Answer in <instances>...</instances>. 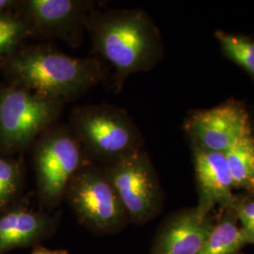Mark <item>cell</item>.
Wrapping results in <instances>:
<instances>
[{
  "instance_id": "ba28073f",
  "label": "cell",
  "mask_w": 254,
  "mask_h": 254,
  "mask_svg": "<svg viewBox=\"0 0 254 254\" xmlns=\"http://www.w3.org/2000/svg\"><path fill=\"white\" fill-rule=\"evenodd\" d=\"M193 147L225 154L239 139L252 135L250 115L238 101L193 112L185 122Z\"/></svg>"
},
{
  "instance_id": "ffe728a7",
  "label": "cell",
  "mask_w": 254,
  "mask_h": 254,
  "mask_svg": "<svg viewBox=\"0 0 254 254\" xmlns=\"http://www.w3.org/2000/svg\"><path fill=\"white\" fill-rule=\"evenodd\" d=\"M15 3H16L15 1H11V0H0V14L4 13L6 9L15 5Z\"/></svg>"
},
{
  "instance_id": "5b68a950",
  "label": "cell",
  "mask_w": 254,
  "mask_h": 254,
  "mask_svg": "<svg viewBox=\"0 0 254 254\" xmlns=\"http://www.w3.org/2000/svg\"><path fill=\"white\" fill-rule=\"evenodd\" d=\"M64 103L12 85L0 91V151L27 149L56 125Z\"/></svg>"
},
{
  "instance_id": "8fae6325",
  "label": "cell",
  "mask_w": 254,
  "mask_h": 254,
  "mask_svg": "<svg viewBox=\"0 0 254 254\" xmlns=\"http://www.w3.org/2000/svg\"><path fill=\"white\" fill-rule=\"evenodd\" d=\"M58 218L45 211L18 205L0 212V254L41 245L55 233Z\"/></svg>"
},
{
  "instance_id": "4fadbf2b",
  "label": "cell",
  "mask_w": 254,
  "mask_h": 254,
  "mask_svg": "<svg viewBox=\"0 0 254 254\" xmlns=\"http://www.w3.org/2000/svg\"><path fill=\"white\" fill-rule=\"evenodd\" d=\"M222 209L199 254H239L248 246L245 235L233 210Z\"/></svg>"
},
{
  "instance_id": "277c9868",
  "label": "cell",
  "mask_w": 254,
  "mask_h": 254,
  "mask_svg": "<svg viewBox=\"0 0 254 254\" xmlns=\"http://www.w3.org/2000/svg\"><path fill=\"white\" fill-rule=\"evenodd\" d=\"M87 156L69 126L54 125L36 141L33 164L41 202L55 208L65 200L70 183L87 165Z\"/></svg>"
},
{
  "instance_id": "9c48e42d",
  "label": "cell",
  "mask_w": 254,
  "mask_h": 254,
  "mask_svg": "<svg viewBox=\"0 0 254 254\" xmlns=\"http://www.w3.org/2000/svg\"><path fill=\"white\" fill-rule=\"evenodd\" d=\"M96 5L90 0H27L23 4L24 19L31 33L78 46L87 18Z\"/></svg>"
},
{
  "instance_id": "3957f363",
  "label": "cell",
  "mask_w": 254,
  "mask_h": 254,
  "mask_svg": "<svg viewBox=\"0 0 254 254\" xmlns=\"http://www.w3.org/2000/svg\"><path fill=\"white\" fill-rule=\"evenodd\" d=\"M69 127L88 159L102 167L144 150V139L127 110L109 104L75 106Z\"/></svg>"
},
{
  "instance_id": "6da1fadb",
  "label": "cell",
  "mask_w": 254,
  "mask_h": 254,
  "mask_svg": "<svg viewBox=\"0 0 254 254\" xmlns=\"http://www.w3.org/2000/svg\"><path fill=\"white\" fill-rule=\"evenodd\" d=\"M86 32L93 51L113 68L116 91L130 75L150 71L163 58L160 31L141 9H92Z\"/></svg>"
},
{
  "instance_id": "2e32d148",
  "label": "cell",
  "mask_w": 254,
  "mask_h": 254,
  "mask_svg": "<svg viewBox=\"0 0 254 254\" xmlns=\"http://www.w3.org/2000/svg\"><path fill=\"white\" fill-rule=\"evenodd\" d=\"M23 181L22 164L16 160L0 157V212L8 208L18 196Z\"/></svg>"
},
{
  "instance_id": "8992f818",
  "label": "cell",
  "mask_w": 254,
  "mask_h": 254,
  "mask_svg": "<svg viewBox=\"0 0 254 254\" xmlns=\"http://www.w3.org/2000/svg\"><path fill=\"white\" fill-rule=\"evenodd\" d=\"M65 200L78 222L96 235L117 234L129 223L102 166H84L70 183Z\"/></svg>"
},
{
  "instance_id": "52a82bcc",
  "label": "cell",
  "mask_w": 254,
  "mask_h": 254,
  "mask_svg": "<svg viewBox=\"0 0 254 254\" xmlns=\"http://www.w3.org/2000/svg\"><path fill=\"white\" fill-rule=\"evenodd\" d=\"M127 213L129 223L143 225L159 215L164 195L158 176L144 150L103 167Z\"/></svg>"
},
{
  "instance_id": "30bf717a",
  "label": "cell",
  "mask_w": 254,
  "mask_h": 254,
  "mask_svg": "<svg viewBox=\"0 0 254 254\" xmlns=\"http://www.w3.org/2000/svg\"><path fill=\"white\" fill-rule=\"evenodd\" d=\"M216 220L200 209H182L165 218L150 254H199Z\"/></svg>"
},
{
  "instance_id": "5bb4252c",
  "label": "cell",
  "mask_w": 254,
  "mask_h": 254,
  "mask_svg": "<svg viewBox=\"0 0 254 254\" xmlns=\"http://www.w3.org/2000/svg\"><path fill=\"white\" fill-rule=\"evenodd\" d=\"M235 189L254 195V137L244 136L224 154Z\"/></svg>"
},
{
  "instance_id": "d6986e66",
  "label": "cell",
  "mask_w": 254,
  "mask_h": 254,
  "mask_svg": "<svg viewBox=\"0 0 254 254\" xmlns=\"http://www.w3.org/2000/svg\"><path fill=\"white\" fill-rule=\"evenodd\" d=\"M31 254H70L66 250H51L42 245L35 246Z\"/></svg>"
},
{
  "instance_id": "7c38bea8",
  "label": "cell",
  "mask_w": 254,
  "mask_h": 254,
  "mask_svg": "<svg viewBox=\"0 0 254 254\" xmlns=\"http://www.w3.org/2000/svg\"><path fill=\"white\" fill-rule=\"evenodd\" d=\"M193 156L199 193L197 208L204 213H211L218 205L228 208L236 196L225 155L193 147Z\"/></svg>"
},
{
  "instance_id": "ac0fdd59",
  "label": "cell",
  "mask_w": 254,
  "mask_h": 254,
  "mask_svg": "<svg viewBox=\"0 0 254 254\" xmlns=\"http://www.w3.org/2000/svg\"><path fill=\"white\" fill-rule=\"evenodd\" d=\"M22 40L21 37H3L0 38V57L10 52Z\"/></svg>"
},
{
  "instance_id": "9a60e30c",
  "label": "cell",
  "mask_w": 254,
  "mask_h": 254,
  "mask_svg": "<svg viewBox=\"0 0 254 254\" xmlns=\"http://www.w3.org/2000/svg\"><path fill=\"white\" fill-rule=\"evenodd\" d=\"M215 36L222 52L254 78V39L218 30Z\"/></svg>"
},
{
  "instance_id": "e0dca14e",
  "label": "cell",
  "mask_w": 254,
  "mask_h": 254,
  "mask_svg": "<svg viewBox=\"0 0 254 254\" xmlns=\"http://www.w3.org/2000/svg\"><path fill=\"white\" fill-rule=\"evenodd\" d=\"M228 208L235 213L248 244L254 245V195L244 198L236 196V200Z\"/></svg>"
},
{
  "instance_id": "7a4b0ae2",
  "label": "cell",
  "mask_w": 254,
  "mask_h": 254,
  "mask_svg": "<svg viewBox=\"0 0 254 254\" xmlns=\"http://www.w3.org/2000/svg\"><path fill=\"white\" fill-rule=\"evenodd\" d=\"M8 70L14 85L64 104L97 86L106 76L99 60L73 57L43 45L13 56Z\"/></svg>"
}]
</instances>
